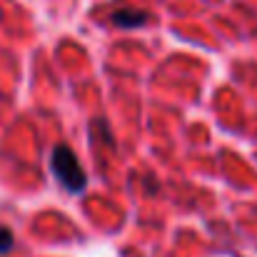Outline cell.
<instances>
[{
  "label": "cell",
  "mask_w": 257,
  "mask_h": 257,
  "mask_svg": "<svg viewBox=\"0 0 257 257\" xmlns=\"http://www.w3.org/2000/svg\"><path fill=\"white\" fill-rule=\"evenodd\" d=\"M13 245H15V237H13V232H10V227H5V225H0V255H5V252H10V250H13Z\"/></svg>",
  "instance_id": "obj_3"
},
{
  "label": "cell",
  "mask_w": 257,
  "mask_h": 257,
  "mask_svg": "<svg viewBox=\"0 0 257 257\" xmlns=\"http://www.w3.org/2000/svg\"><path fill=\"white\" fill-rule=\"evenodd\" d=\"M110 20L115 25H120V28H140V25H145L150 20V15L143 13V10H127V8H122V10H115L110 15Z\"/></svg>",
  "instance_id": "obj_2"
},
{
  "label": "cell",
  "mask_w": 257,
  "mask_h": 257,
  "mask_svg": "<svg viewBox=\"0 0 257 257\" xmlns=\"http://www.w3.org/2000/svg\"><path fill=\"white\" fill-rule=\"evenodd\" d=\"M50 165L55 177L60 180V185L68 190V192H83L87 185V177L83 172V165L78 163L75 153L70 150V145L60 143L53 148V158H50Z\"/></svg>",
  "instance_id": "obj_1"
}]
</instances>
